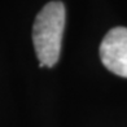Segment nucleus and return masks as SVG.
Masks as SVG:
<instances>
[{
    "label": "nucleus",
    "instance_id": "1",
    "mask_svg": "<svg viewBox=\"0 0 127 127\" xmlns=\"http://www.w3.org/2000/svg\"><path fill=\"white\" fill-rule=\"evenodd\" d=\"M65 26V7L61 1H49L36 14L32 26V42L39 66H55L60 59Z\"/></svg>",
    "mask_w": 127,
    "mask_h": 127
},
{
    "label": "nucleus",
    "instance_id": "2",
    "mask_svg": "<svg viewBox=\"0 0 127 127\" xmlns=\"http://www.w3.org/2000/svg\"><path fill=\"white\" fill-rule=\"evenodd\" d=\"M100 59L109 71L127 78V27L109 30L100 44Z\"/></svg>",
    "mask_w": 127,
    "mask_h": 127
}]
</instances>
